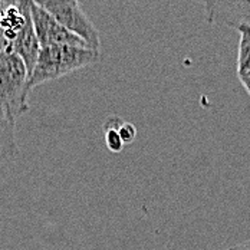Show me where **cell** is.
<instances>
[{"mask_svg":"<svg viewBox=\"0 0 250 250\" xmlns=\"http://www.w3.org/2000/svg\"><path fill=\"white\" fill-rule=\"evenodd\" d=\"M100 59V50L88 46L56 45L41 48L36 65L29 75L30 91L38 85L69 75L78 69L89 66Z\"/></svg>","mask_w":250,"mask_h":250,"instance_id":"obj_1","label":"cell"},{"mask_svg":"<svg viewBox=\"0 0 250 250\" xmlns=\"http://www.w3.org/2000/svg\"><path fill=\"white\" fill-rule=\"evenodd\" d=\"M29 74L0 33V105L16 120L29 111Z\"/></svg>","mask_w":250,"mask_h":250,"instance_id":"obj_2","label":"cell"},{"mask_svg":"<svg viewBox=\"0 0 250 250\" xmlns=\"http://www.w3.org/2000/svg\"><path fill=\"white\" fill-rule=\"evenodd\" d=\"M65 29L82 39L91 49L100 50V33L76 0H33Z\"/></svg>","mask_w":250,"mask_h":250,"instance_id":"obj_3","label":"cell"},{"mask_svg":"<svg viewBox=\"0 0 250 250\" xmlns=\"http://www.w3.org/2000/svg\"><path fill=\"white\" fill-rule=\"evenodd\" d=\"M30 16L41 48L56 46V45L88 46L82 39H79L68 29H65L59 22H56L46 10H43L36 3H33V0L30 3Z\"/></svg>","mask_w":250,"mask_h":250,"instance_id":"obj_4","label":"cell"},{"mask_svg":"<svg viewBox=\"0 0 250 250\" xmlns=\"http://www.w3.org/2000/svg\"><path fill=\"white\" fill-rule=\"evenodd\" d=\"M208 23L237 29L250 26V0H208L206 3Z\"/></svg>","mask_w":250,"mask_h":250,"instance_id":"obj_5","label":"cell"},{"mask_svg":"<svg viewBox=\"0 0 250 250\" xmlns=\"http://www.w3.org/2000/svg\"><path fill=\"white\" fill-rule=\"evenodd\" d=\"M9 45H10V49L13 50L23 61L26 69H27V74L30 75L33 68H35V65H36L39 52H41V45H39L35 27H33V23H32L30 12L26 16L25 26L22 27L19 35Z\"/></svg>","mask_w":250,"mask_h":250,"instance_id":"obj_6","label":"cell"},{"mask_svg":"<svg viewBox=\"0 0 250 250\" xmlns=\"http://www.w3.org/2000/svg\"><path fill=\"white\" fill-rule=\"evenodd\" d=\"M19 155L16 140V118L0 105V164L13 161Z\"/></svg>","mask_w":250,"mask_h":250,"instance_id":"obj_7","label":"cell"},{"mask_svg":"<svg viewBox=\"0 0 250 250\" xmlns=\"http://www.w3.org/2000/svg\"><path fill=\"white\" fill-rule=\"evenodd\" d=\"M237 30L240 33L237 53V78L250 97V26H239Z\"/></svg>","mask_w":250,"mask_h":250,"instance_id":"obj_8","label":"cell"},{"mask_svg":"<svg viewBox=\"0 0 250 250\" xmlns=\"http://www.w3.org/2000/svg\"><path fill=\"white\" fill-rule=\"evenodd\" d=\"M123 123H124V120L121 117L109 115V117H106V120L102 124L105 146L112 154H120L125 147L124 144H123V141H121L120 134H118V128H120V125L123 124Z\"/></svg>","mask_w":250,"mask_h":250,"instance_id":"obj_9","label":"cell"},{"mask_svg":"<svg viewBox=\"0 0 250 250\" xmlns=\"http://www.w3.org/2000/svg\"><path fill=\"white\" fill-rule=\"evenodd\" d=\"M118 134L121 137V141L124 146H128V144H132L134 140L137 138V128L135 125L131 124V123H123L118 128Z\"/></svg>","mask_w":250,"mask_h":250,"instance_id":"obj_10","label":"cell"},{"mask_svg":"<svg viewBox=\"0 0 250 250\" xmlns=\"http://www.w3.org/2000/svg\"><path fill=\"white\" fill-rule=\"evenodd\" d=\"M208 250H250V237L234 245V246H230V248H226V249H208Z\"/></svg>","mask_w":250,"mask_h":250,"instance_id":"obj_11","label":"cell"},{"mask_svg":"<svg viewBox=\"0 0 250 250\" xmlns=\"http://www.w3.org/2000/svg\"><path fill=\"white\" fill-rule=\"evenodd\" d=\"M19 0H3V7L4 6H9V4H16Z\"/></svg>","mask_w":250,"mask_h":250,"instance_id":"obj_12","label":"cell"},{"mask_svg":"<svg viewBox=\"0 0 250 250\" xmlns=\"http://www.w3.org/2000/svg\"><path fill=\"white\" fill-rule=\"evenodd\" d=\"M0 9H3V0H0Z\"/></svg>","mask_w":250,"mask_h":250,"instance_id":"obj_13","label":"cell"},{"mask_svg":"<svg viewBox=\"0 0 250 250\" xmlns=\"http://www.w3.org/2000/svg\"><path fill=\"white\" fill-rule=\"evenodd\" d=\"M0 26H1V9H0Z\"/></svg>","mask_w":250,"mask_h":250,"instance_id":"obj_14","label":"cell"},{"mask_svg":"<svg viewBox=\"0 0 250 250\" xmlns=\"http://www.w3.org/2000/svg\"><path fill=\"white\" fill-rule=\"evenodd\" d=\"M200 1H203V3H204V4H206V3H207V1H208V0H200Z\"/></svg>","mask_w":250,"mask_h":250,"instance_id":"obj_15","label":"cell"},{"mask_svg":"<svg viewBox=\"0 0 250 250\" xmlns=\"http://www.w3.org/2000/svg\"><path fill=\"white\" fill-rule=\"evenodd\" d=\"M76 1H78V3H81V1H85V0H76Z\"/></svg>","mask_w":250,"mask_h":250,"instance_id":"obj_16","label":"cell"}]
</instances>
